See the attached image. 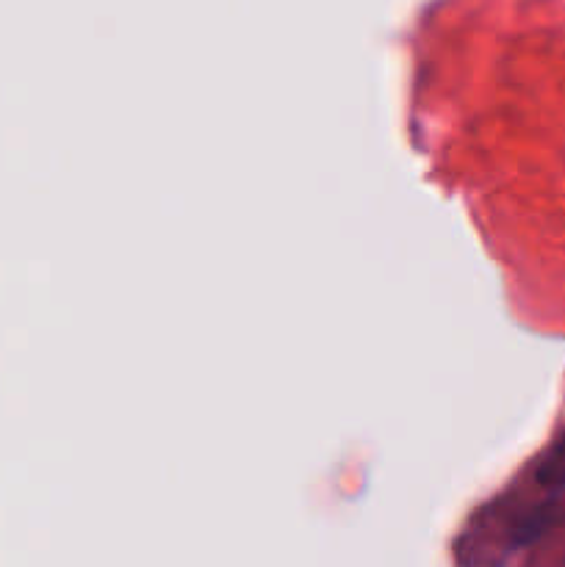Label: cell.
<instances>
[{
  "instance_id": "6da1fadb",
  "label": "cell",
  "mask_w": 565,
  "mask_h": 567,
  "mask_svg": "<svg viewBox=\"0 0 565 567\" xmlns=\"http://www.w3.org/2000/svg\"><path fill=\"white\" fill-rule=\"evenodd\" d=\"M537 480L548 487L565 485V437L554 446V452L543 460L541 471H537Z\"/></svg>"
}]
</instances>
